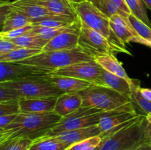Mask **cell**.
Listing matches in <instances>:
<instances>
[{
    "mask_svg": "<svg viewBox=\"0 0 151 150\" xmlns=\"http://www.w3.org/2000/svg\"><path fill=\"white\" fill-rule=\"evenodd\" d=\"M61 116L54 112L45 113H19L5 129L10 131L7 138H23L33 140L44 136L60 121Z\"/></svg>",
    "mask_w": 151,
    "mask_h": 150,
    "instance_id": "obj_1",
    "label": "cell"
},
{
    "mask_svg": "<svg viewBox=\"0 0 151 150\" xmlns=\"http://www.w3.org/2000/svg\"><path fill=\"white\" fill-rule=\"evenodd\" d=\"M145 116L139 115L125 122L114 133L104 137L99 150H131L146 142Z\"/></svg>",
    "mask_w": 151,
    "mask_h": 150,
    "instance_id": "obj_2",
    "label": "cell"
},
{
    "mask_svg": "<svg viewBox=\"0 0 151 150\" xmlns=\"http://www.w3.org/2000/svg\"><path fill=\"white\" fill-rule=\"evenodd\" d=\"M79 93L83 99L82 107H93L103 112H137L131 99L107 87L94 85Z\"/></svg>",
    "mask_w": 151,
    "mask_h": 150,
    "instance_id": "obj_3",
    "label": "cell"
},
{
    "mask_svg": "<svg viewBox=\"0 0 151 150\" xmlns=\"http://www.w3.org/2000/svg\"><path fill=\"white\" fill-rule=\"evenodd\" d=\"M92 60H94L92 56L78 46L71 50L41 51L18 63L33 66L50 73L55 69H60L74 63Z\"/></svg>",
    "mask_w": 151,
    "mask_h": 150,
    "instance_id": "obj_4",
    "label": "cell"
},
{
    "mask_svg": "<svg viewBox=\"0 0 151 150\" xmlns=\"http://www.w3.org/2000/svg\"><path fill=\"white\" fill-rule=\"evenodd\" d=\"M77 16L88 27L107 38L113 45L122 49L124 53L131 54L125 44L116 37L110 25V19L93 4L90 0L78 4H72Z\"/></svg>",
    "mask_w": 151,
    "mask_h": 150,
    "instance_id": "obj_5",
    "label": "cell"
},
{
    "mask_svg": "<svg viewBox=\"0 0 151 150\" xmlns=\"http://www.w3.org/2000/svg\"><path fill=\"white\" fill-rule=\"evenodd\" d=\"M47 76L21 78L0 85L14 90L20 98H58L63 92L52 83Z\"/></svg>",
    "mask_w": 151,
    "mask_h": 150,
    "instance_id": "obj_6",
    "label": "cell"
},
{
    "mask_svg": "<svg viewBox=\"0 0 151 150\" xmlns=\"http://www.w3.org/2000/svg\"><path fill=\"white\" fill-rule=\"evenodd\" d=\"M78 46L93 57L102 54H114L123 52L115 46L106 38L81 21L79 32Z\"/></svg>",
    "mask_w": 151,
    "mask_h": 150,
    "instance_id": "obj_7",
    "label": "cell"
},
{
    "mask_svg": "<svg viewBox=\"0 0 151 150\" xmlns=\"http://www.w3.org/2000/svg\"><path fill=\"white\" fill-rule=\"evenodd\" d=\"M103 69L95 61L80 62L60 69H55L50 73L51 75L66 76L89 81L96 85L101 84V76Z\"/></svg>",
    "mask_w": 151,
    "mask_h": 150,
    "instance_id": "obj_8",
    "label": "cell"
},
{
    "mask_svg": "<svg viewBox=\"0 0 151 150\" xmlns=\"http://www.w3.org/2000/svg\"><path fill=\"white\" fill-rule=\"evenodd\" d=\"M114 112L126 111L116 110V111L100 112V113H93L90 115H78L75 113H72L69 116L62 118L58 124H56L52 129H50L44 136H49V135L60 133L65 131L72 130V129L96 126L99 124L102 118Z\"/></svg>",
    "mask_w": 151,
    "mask_h": 150,
    "instance_id": "obj_9",
    "label": "cell"
},
{
    "mask_svg": "<svg viewBox=\"0 0 151 150\" xmlns=\"http://www.w3.org/2000/svg\"><path fill=\"white\" fill-rule=\"evenodd\" d=\"M47 75H50V72L41 70L33 66L18 63L0 62V83L21 78L44 76Z\"/></svg>",
    "mask_w": 151,
    "mask_h": 150,
    "instance_id": "obj_10",
    "label": "cell"
},
{
    "mask_svg": "<svg viewBox=\"0 0 151 150\" xmlns=\"http://www.w3.org/2000/svg\"><path fill=\"white\" fill-rule=\"evenodd\" d=\"M110 25L112 30L123 44L131 42L138 43L148 46V43L140 38L130 24L128 19H125L119 15H114L110 18Z\"/></svg>",
    "mask_w": 151,
    "mask_h": 150,
    "instance_id": "obj_11",
    "label": "cell"
},
{
    "mask_svg": "<svg viewBox=\"0 0 151 150\" xmlns=\"http://www.w3.org/2000/svg\"><path fill=\"white\" fill-rule=\"evenodd\" d=\"M11 5L14 10L20 12L26 16L30 23L45 18L59 16L50 12L46 7L32 2L29 0H16L11 1Z\"/></svg>",
    "mask_w": 151,
    "mask_h": 150,
    "instance_id": "obj_12",
    "label": "cell"
},
{
    "mask_svg": "<svg viewBox=\"0 0 151 150\" xmlns=\"http://www.w3.org/2000/svg\"><path fill=\"white\" fill-rule=\"evenodd\" d=\"M56 99L20 98L19 100V110L21 113H51L54 110Z\"/></svg>",
    "mask_w": 151,
    "mask_h": 150,
    "instance_id": "obj_13",
    "label": "cell"
},
{
    "mask_svg": "<svg viewBox=\"0 0 151 150\" xmlns=\"http://www.w3.org/2000/svg\"><path fill=\"white\" fill-rule=\"evenodd\" d=\"M83 99L80 93H63L56 99L53 112L62 118L70 115L82 107Z\"/></svg>",
    "mask_w": 151,
    "mask_h": 150,
    "instance_id": "obj_14",
    "label": "cell"
},
{
    "mask_svg": "<svg viewBox=\"0 0 151 150\" xmlns=\"http://www.w3.org/2000/svg\"><path fill=\"white\" fill-rule=\"evenodd\" d=\"M101 135V130L99 128L98 125H96V126H89V127L65 131V132H60V133L49 135V136L53 137L58 141H61L63 144L70 146L75 143L83 141V140Z\"/></svg>",
    "mask_w": 151,
    "mask_h": 150,
    "instance_id": "obj_15",
    "label": "cell"
},
{
    "mask_svg": "<svg viewBox=\"0 0 151 150\" xmlns=\"http://www.w3.org/2000/svg\"><path fill=\"white\" fill-rule=\"evenodd\" d=\"M46 77L58 88L65 93L81 92L94 85L89 81L70 77V76L50 74L47 75Z\"/></svg>",
    "mask_w": 151,
    "mask_h": 150,
    "instance_id": "obj_16",
    "label": "cell"
},
{
    "mask_svg": "<svg viewBox=\"0 0 151 150\" xmlns=\"http://www.w3.org/2000/svg\"><path fill=\"white\" fill-rule=\"evenodd\" d=\"M102 86L107 87L131 99L132 85L135 82V79L127 80L124 78L113 74L105 69L103 70L101 76Z\"/></svg>",
    "mask_w": 151,
    "mask_h": 150,
    "instance_id": "obj_17",
    "label": "cell"
},
{
    "mask_svg": "<svg viewBox=\"0 0 151 150\" xmlns=\"http://www.w3.org/2000/svg\"><path fill=\"white\" fill-rule=\"evenodd\" d=\"M79 33L63 32L54 37L48 41L43 48L42 51L71 50L78 47Z\"/></svg>",
    "mask_w": 151,
    "mask_h": 150,
    "instance_id": "obj_18",
    "label": "cell"
},
{
    "mask_svg": "<svg viewBox=\"0 0 151 150\" xmlns=\"http://www.w3.org/2000/svg\"><path fill=\"white\" fill-rule=\"evenodd\" d=\"M137 112H114L102 118L98 126L102 134L107 133L116 126L131 121L138 116Z\"/></svg>",
    "mask_w": 151,
    "mask_h": 150,
    "instance_id": "obj_19",
    "label": "cell"
},
{
    "mask_svg": "<svg viewBox=\"0 0 151 150\" xmlns=\"http://www.w3.org/2000/svg\"><path fill=\"white\" fill-rule=\"evenodd\" d=\"M32 2L43 6L50 12L59 16L78 18L72 7V3L68 0H29Z\"/></svg>",
    "mask_w": 151,
    "mask_h": 150,
    "instance_id": "obj_20",
    "label": "cell"
},
{
    "mask_svg": "<svg viewBox=\"0 0 151 150\" xmlns=\"http://www.w3.org/2000/svg\"><path fill=\"white\" fill-rule=\"evenodd\" d=\"M94 60L107 71L124 78L127 80L130 81L132 79L127 74L123 66L116 59L114 54H102V55L96 56L94 57Z\"/></svg>",
    "mask_w": 151,
    "mask_h": 150,
    "instance_id": "obj_21",
    "label": "cell"
},
{
    "mask_svg": "<svg viewBox=\"0 0 151 150\" xmlns=\"http://www.w3.org/2000/svg\"><path fill=\"white\" fill-rule=\"evenodd\" d=\"M20 48L32 49L42 50L48 41L37 35H30L27 33L22 36L15 38H5Z\"/></svg>",
    "mask_w": 151,
    "mask_h": 150,
    "instance_id": "obj_22",
    "label": "cell"
},
{
    "mask_svg": "<svg viewBox=\"0 0 151 150\" xmlns=\"http://www.w3.org/2000/svg\"><path fill=\"white\" fill-rule=\"evenodd\" d=\"M67 144L51 136H42L32 141L28 150H66Z\"/></svg>",
    "mask_w": 151,
    "mask_h": 150,
    "instance_id": "obj_23",
    "label": "cell"
},
{
    "mask_svg": "<svg viewBox=\"0 0 151 150\" xmlns=\"http://www.w3.org/2000/svg\"><path fill=\"white\" fill-rule=\"evenodd\" d=\"M78 20V18L66 16H57L55 17L45 18L31 23L32 26L48 28H60L70 26Z\"/></svg>",
    "mask_w": 151,
    "mask_h": 150,
    "instance_id": "obj_24",
    "label": "cell"
},
{
    "mask_svg": "<svg viewBox=\"0 0 151 150\" xmlns=\"http://www.w3.org/2000/svg\"><path fill=\"white\" fill-rule=\"evenodd\" d=\"M42 50L32 49L18 48L9 52L0 54V62L2 63H19L41 52Z\"/></svg>",
    "mask_w": 151,
    "mask_h": 150,
    "instance_id": "obj_25",
    "label": "cell"
},
{
    "mask_svg": "<svg viewBox=\"0 0 151 150\" xmlns=\"http://www.w3.org/2000/svg\"><path fill=\"white\" fill-rule=\"evenodd\" d=\"M30 24V21L26 16L13 8L12 11L10 12V14L6 19L4 28L1 33L9 32L10 31L15 30L19 28Z\"/></svg>",
    "mask_w": 151,
    "mask_h": 150,
    "instance_id": "obj_26",
    "label": "cell"
},
{
    "mask_svg": "<svg viewBox=\"0 0 151 150\" xmlns=\"http://www.w3.org/2000/svg\"><path fill=\"white\" fill-rule=\"evenodd\" d=\"M141 88L139 85V82L136 80L134 85H132V93H131V101L137 109L141 110L142 112L143 116L151 113V102L145 99L140 94L139 88Z\"/></svg>",
    "mask_w": 151,
    "mask_h": 150,
    "instance_id": "obj_27",
    "label": "cell"
},
{
    "mask_svg": "<svg viewBox=\"0 0 151 150\" xmlns=\"http://www.w3.org/2000/svg\"><path fill=\"white\" fill-rule=\"evenodd\" d=\"M131 10V14L135 16L147 26L151 27V22L147 16L146 5L143 0H125Z\"/></svg>",
    "mask_w": 151,
    "mask_h": 150,
    "instance_id": "obj_28",
    "label": "cell"
},
{
    "mask_svg": "<svg viewBox=\"0 0 151 150\" xmlns=\"http://www.w3.org/2000/svg\"><path fill=\"white\" fill-rule=\"evenodd\" d=\"M32 142L29 138H7L0 143V150H28Z\"/></svg>",
    "mask_w": 151,
    "mask_h": 150,
    "instance_id": "obj_29",
    "label": "cell"
},
{
    "mask_svg": "<svg viewBox=\"0 0 151 150\" xmlns=\"http://www.w3.org/2000/svg\"><path fill=\"white\" fill-rule=\"evenodd\" d=\"M128 21L136 33L144 40L147 41L149 46V41H151V27L139 19L133 14L128 16Z\"/></svg>",
    "mask_w": 151,
    "mask_h": 150,
    "instance_id": "obj_30",
    "label": "cell"
},
{
    "mask_svg": "<svg viewBox=\"0 0 151 150\" xmlns=\"http://www.w3.org/2000/svg\"><path fill=\"white\" fill-rule=\"evenodd\" d=\"M98 10H100L103 14L110 19L114 15H119L121 13L111 0H90Z\"/></svg>",
    "mask_w": 151,
    "mask_h": 150,
    "instance_id": "obj_31",
    "label": "cell"
},
{
    "mask_svg": "<svg viewBox=\"0 0 151 150\" xmlns=\"http://www.w3.org/2000/svg\"><path fill=\"white\" fill-rule=\"evenodd\" d=\"M102 139L103 138H102L101 135L91 137V138H87V139L83 140V141H79V142L72 144L66 150H84L91 146L100 145Z\"/></svg>",
    "mask_w": 151,
    "mask_h": 150,
    "instance_id": "obj_32",
    "label": "cell"
},
{
    "mask_svg": "<svg viewBox=\"0 0 151 150\" xmlns=\"http://www.w3.org/2000/svg\"><path fill=\"white\" fill-rule=\"evenodd\" d=\"M20 113L19 101L0 102V116Z\"/></svg>",
    "mask_w": 151,
    "mask_h": 150,
    "instance_id": "obj_33",
    "label": "cell"
},
{
    "mask_svg": "<svg viewBox=\"0 0 151 150\" xmlns=\"http://www.w3.org/2000/svg\"><path fill=\"white\" fill-rule=\"evenodd\" d=\"M20 96L11 88L0 85V102L19 101Z\"/></svg>",
    "mask_w": 151,
    "mask_h": 150,
    "instance_id": "obj_34",
    "label": "cell"
},
{
    "mask_svg": "<svg viewBox=\"0 0 151 150\" xmlns=\"http://www.w3.org/2000/svg\"><path fill=\"white\" fill-rule=\"evenodd\" d=\"M33 26L32 24L27 25V26H23V27L19 28L15 30L10 31L9 32H6V33H1V36L4 38H18V37L22 36V35H25L27 32H29L31 29H32Z\"/></svg>",
    "mask_w": 151,
    "mask_h": 150,
    "instance_id": "obj_35",
    "label": "cell"
},
{
    "mask_svg": "<svg viewBox=\"0 0 151 150\" xmlns=\"http://www.w3.org/2000/svg\"><path fill=\"white\" fill-rule=\"evenodd\" d=\"M12 10H13V7L11 5V1H9L0 6V32H2L6 19L12 11Z\"/></svg>",
    "mask_w": 151,
    "mask_h": 150,
    "instance_id": "obj_36",
    "label": "cell"
},
{
    "mask_svg": "<svg viewBox=\"0 0 151 150\" xmlns=\"http://www.w3.org/2000/svg\"><path fill=\"white\" fill-rule=\"evenodd\" d=\"M116 8L119 10L121 16L125 19H128V16L131 14V10L127 4L125 0H111Z\"/></svg>",
    "mask_w": 151,
    "mask_h": 150,
    "instance_id": "obj_37",
    "label": "cell"
},
{
    "mask_svg": "<svg viewBox=\"0 0 151 150\" xmlns=\"http://www.w3.org/2000/svg\"><path fill=\"white\" fill-rule=\"evenodd\" d=\"M18 48H20V47L15 45L13 43H12L9 40L5 39L1 36L0 37V54L9 52L12 50L16 49Z\"/></svg>",
    "mask_w": 151,
    "mask_h": 150,
    "instance_id": "obj_38",
    "label": "cell"
},
{
    "mask_svg": "<svg viewBox=\"0 0 151 150\" xmlns=\"http://www.w3.org/2000/svg\"><path fill=\"white\" fill-rule=\"evenodd\" d=\"M18 114H10L0 116V128H5L6 126L10 124L16 119Z\"/></svg>",
    "mask_w": 151,
    "mask_h": 150,
    "instance_id": "obj_39",
    "label": "cell"
},
{
    "mask_svg": "<svg viewBox=\"0 0 151 150\" xmlns=\"http://www.w3.org/2000/svg\"><path fill=\"white\" fill-rule=\"evenodd\" d=\"M139 91L140 94H141V96L145 99L151 102V89H150V88H140Z\"/></svg>",
    "mask_w": 151,
    "mask_h": 150,
    "instance_id": "obj_40",
    "label": "cell"
},
{
    "mask_svg": "<svg viewBox=\"0 0 151 150\" xmlns=\"http://www.w3.org/2000/svg\"><path fill=\"white\" fill-rule=\"evenodd\" d=\"M10 135V131L5 128H0V143L4 141Z\"/></svg>",
    "mask_w": 151,
    "mask_h": 150,
    "instance_id": "obj_41",
    "label": "cell"
},
{
    "mask_svg": "<svg viewBox=\"0 0 151 150\" xmlns=\"http://www.w3.org/2000/svg\"><path fill=\"white\" fill-rule=\"evenodd\" d=\"M131 150H151V144L150 142L144 143L142 145L137 146V148L133 149Z\"/></svg>",
    "mask_w": 151,
    "mask_h": 150,
    "instance_id": "obj_42",
    "label": "cell"
},
{
    "mask_svg": "<svg viewBox=\"0 0 151 150\" xmlns=\"http://www.w3.org/2000/svg\"><path fill=\"white\" fill-rule=\"evenodd\" d=\"M145 136L147 141H151V124L147 123L145 126Z\"/></svg>",
    "mask_w": 151,
    "mask_h": 150,
    "instance_id": "obj_43",
    "label": "cell"
},
{
    "mask_svg": "<svg viewBox=\"0 0 151 150\" xmlns=\"http://www.w3.org/2000/svg\"><path fill=\"white\" fill-rule=\"evenodd\" d=\"M69 2L72 3V4H78V3H82L84 1H86L88 0H68Z\"/></svg>",
    "mask_w": 151,
    "mask_h": 150,
    "instance_id": "obj_44",
    "label": "cell"
},
{
    "mask_svg": "<svg viewBox=\"0 0 151 150\" xmlns=\"http://www.w3.org/2000/svg\"><path fill=\"white\" fill-rule=\"evenodd\" d=\"M143 1L145 4L146 7L148 9H150L151 11V0H143Z\"/></svg>",
    "mask_w": 151,
    "mask_h": 150,
    "instance_id": "obj_45",
    "label": "cell"
},
{
    "mask_svg": "<svg viewBox=\"0 0 151 150\" xmlns=\"http://www.w3.org/2000/svg\"><path fill=\"white\" fill-rule=\"evenodd\" d=\"M99 148H100V145L94 146H91L89 147V148H87L84 150H99Z\"/></svg>",
    "mask_w": 151,
    "mask_h": 150,
    "instance_id": "obj_46",
    "label": "cell"
},
{
    "mask_svg": "<svg viewBox=\"0 0 151 150\" xmlns=\"http://www.w3.org/2000/svg\"><path fill=\"white\" fill-rule=\"evenodd\" d=\"M145 119L146 121H147V123L151 124V113L150 114H148L147 115V116H145Z\"/></svg>",
    "mask_w": 151,
    "mask_h": 150,
    "instance_id": "obj_47",
    "label": "cell"
},
{
    "mask_svg": "<svg viewBox=\"0 0 151 150\" xmlns=\"http://www.w3.org/2000/svg\"><path fill=\"white\" fill-rule=\"evenodd\" d=\"M10 1H7V0H0V6L2 5V4H6V3L9 2Z\"/></svg>",
    "mask_w": 151,
    "mask_h": 150,
    "instance_id": "obj_48",
    "label": "cell"
},
{
    "mask_svg": "<svg viewBox=\"0 0 151 150\" xmlns=\"http://www.w3.org/2000/svg\"><path fill=\"white\" fill-rule=\"evenodd\" d=\"M149 47H151V41H149Z\"/></svg>",
    "mask_w": 151,
    "mask_h": 150,
    "instance_id": "obj_49",
    "label": "cell"
},
{
    "mask_svg": "<svg viewBox=\"0 0 151 150\" xmlns=\"http://www.w3.org/2000/svg\"><path fill=\"white\" fill-rule=\"evenodd\" d=\"M0 36H1V32H0Z\"/></svg>",
    "mask_w": 151,
    "mask_h": 150,
    "instance_id": "obj_50",
    "label": "cell"
},
{
    "mask_svg": "<svg viewBox=\"0 0 151 150\" xmlns=\"http://www.w3.org/2000/svg\"><path fill=\"white\" fill-rule=\"evenodd\" d=\"M150 144H151V141H150Z\"/></svg>",
    "mask_w": 151,
    "mask_h": 150,
    "instance_id": "obj_51",
    "label": "cell"
},
{
    "mask_svg": "<svg viewBox=\"0 0 151 150\" xmlns=\"http://www.w3.org/2000/svg\"><path fill=\"white\" fill-rule=\"evenodd\" d=\"M0 37H1V36H0Z\"/></svg>",
    "mask_w": 151,
    "mask_h": 150,
    "instance_id": "obj_52",
    "label": "cell"
}]
</instances>
